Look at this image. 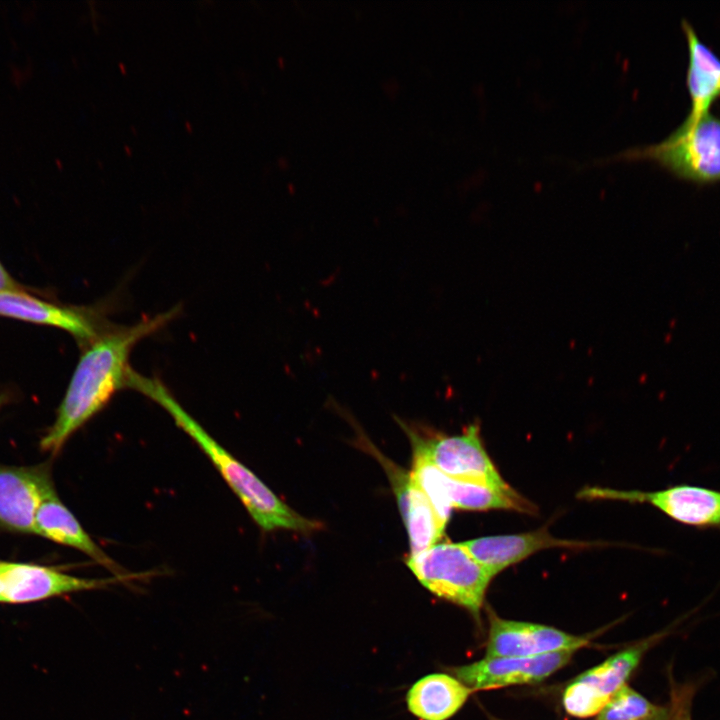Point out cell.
<instances>
[{"label": "cell", "instance_id": "1", "mask_svg": "<svg viewBox=\"0 0 720 720\" xmlns=\"http://www.w3.org/2000/svg\"><path fill=\"white\" fill-rule=\"evenodd\" d=\"M180 312V306L129 326L107 327L85 346L72 374L56 419L40 440V448L57 453L79 428L99 413L120 389L127 388L135 345Z\"/></svg>", "mask_w": 720, "mask_h": 720}, {"label": "cell", "instance_id": "2", "mask_svg": "<svg viewBox=\"0 0 720 720\" xmlns=\"http://www.w3.org/2000/svg\"><path fill=\"white\" fill-rule=\"evenodd\" d=\"M128 388L142 393L170 415L175 424L201 448L262 530L285 529L309 534L320 529V522L303 517L291 509L220 445L159 379L143 376L132 369Z\"/></svg>", "mask_w": 720, "mask_h": 720}, {"label": "cell", "instance_id": "3", "mask_svg": "<svg viewBox=\"0 0 720 720\" xmlns=\"http://www.w3.org/2000/svg\"><path fill=\"white\" fill-rule=\"evenodd\" d=\"M418 581L434 595L452 602L479 621L493 576L462 543L441 542L406 561Z\"/></svg>", "mask_w": 720, "mask_h": 720}, {"label": "cell", "instance_id": "4", "mask_svg": "<svg viewBox=\"0 0 720 720\" xmlns=\"http://www.w3.org/2000/svg\"><path fill=\"white\" fill-rule=\"evenodd\" d=\"M644 153L679 178L710 183L720 181V117L710 112L687 118L665 140Z\"/></svg>", "mask_w": 720, "mask_h": 720}, {"label": "cell", "instance_id": "5", "mask_svg": "<svg viewBox=\"0 0 720 720\" xmlns=\"http://www.w3.org/2000/svg\"><path fill=\"white\" fill-rule=\"evenodd\" d=\"M410 474L429 500L444 529L452 508L473 511L512 509L525 513L536 511L532 503L510 486L496 487L453 479L418 456H413Z\"/></svg>", "mask_w": 720, "mask_h": 720}, {"label": "cell", "instance_id": "6", "mask_svg": "<svg viewBox=\"0 0 720 720\" xmlns=\"http://www.w3.org/2000/svg\"><path fill=\"white\" fill-rule=\"evenodd\" d=\"M407 432L413 455L432 464L450 478L496 487H508L488 456L478 425H470L460 435L423 433L401 422Z\"/></svg>", "mask_w": 720, "mask_h": 720}, {"label": "cell", "instance_id": "7", "mask_svg": "<svg viewBox=\"0 0 720 720\" xmlns=\"http://www.w3.org/2000/svg\"><path fill=\"white\" fill-rule=\"evenodd\" d=\"M665 635L664 631L643 639L576 677L563 692L566 713L578 718L597 716L627 684L646 652Z\"/></svg>", "mask_w": 720, "mask_h": 720}, {"label": "cell", "instance_id": "8", "mask_svg": "<svg viewBox=\"0 0 720 720\" xmlns=\"http://www.w3.org/2000/svg\"><path fill=\"white\" fill-rule=\"evenodd\" d=\"M579 495L584 498L647 503L681 524L701 529L720 528L718 490L694 485H675L653 492L586 488Z\"/></svg>", "mask_w": 720, "mask_h": 720}, {"label": "cell", "instance_id": "9", "mask_svg": "<svg viewBox=\"0 0 720 720\" xmlns=\"http://www.w3.org/2000/svg\"><path fill=\"white\" fill-rule=\"evenodd\" d=\"M3 585L2 603L26 604L61 595L102 589L112 584L138 578L127 574L109 578H84L58 569L30 563L5 561L0 570Z\"/></svg>", "mask_w": 720, "mask_h": 720}, {"label": "cell", "instance_id": "10", "mask_svg": "<svg viewBox=\"0 0 720 720\" xmlns=\"http://www.w3.org/2000/svg\"><path fill=\"white\" fill-rule=\"evenodd\" d=\"M488 621L485 657H534L577 651L593 638L592 634L573 635L547 625L503 619L493 610H489Z\"/></svg>", "mask_w": 720, "mask_h": 720}, {"label": "cell", "instance_id": "11", "mask_svg": "<svg viewBox=\"0 0 720 720\" xmlns=\"http://www.w3.org/2000/svg\"><path fill=\"white\" fill-rule=\"evenodd\" d=\"M575 652L560 651L534 657H484L447 670L473 691L534 684L566 666Z\"/></svg>", "mask_w": 720, "mask_h": 720}, {"label": "cell", "instance_id": "12", "mask_svg": "<svg viewBox=\"0 0 720 720\" xmlns=\"http://www.w3.org/2000/svg\"><path fill=\"white\" fill-rule=\"evenodd\" d=\"M54 485L48 464H0V528L34 533L35 517L46 490Z\"/></svg>", "mask_w": 720, "mask_h": 720}, {"label": "cell", "instance_id": "13", "mask_svg": "<svg viewBox=\"0 0 720 720\" xmlns=\"http://www.w3.org/2000/svg\"><path fill=\"white\" fill-rule=\"evenodd\" d=\"M0 316L62 329L84 346L108 327L96 310L53 304L26 291L0 293Z\"/></svg>", "mask_w": 720, "mask_h": 720}, {"label": "cell", "instance_id": "14", "mask_svg": "<svg viewBox=\"0 0 720 720\" xmlns=\"http://www.w3.org/2000/svg\"><path fill=\"white\" fill-rule=\"evenodd\" d=\"M469 554L493 577L540 550L553 547L585 548L591 543L559 539L546 529L510 535L486 536L462 542Z\"/></svg>", "mask_w": 720, "mask_h": 720}, {"label": "cell", "instance_id": "15", "mask_svg": "<svg viewBox=\"0 0 720 720\" xmlns=\"http://www.w3.org/2000/svg\"><path fill=\"white\" fill-rule=\"evenodd\" d=\"M34 534L79 550L115 576L129 574L84 530L59 498L54 485L50 486L43 495L35 517Z\"/></svg>", "mask_w": 720, "mask_h": 720}, {"label": "cell", "instance_id": "16", "mask_svg": "<svg viewBox=\"0 0 720 720\" xmlns=\"http://www.w3.org/2000/svg\"><path fill=\"white\" fill-rule=\"evenodd\" d=\"M390 478L400 513L407 529L410 555H416L438 543L444 528L420 487L410 473L390 465Z\"/></svg>", "mask_w": 720, "mask_h": 720}, {"label": "cell", "instance_id": "17", "mask_svg": "<svg viewBox=\"0 0 720 720\" xmlns=\"http://www.w3.org/2000/svg\"><path fill=\"white\" fill-rule=\"evenodd\" d=\"M473 690L447 673H433L416 681L406 697L407 708L420 720H447L466 703Z\"/></svg>", "mask_w": 720, "mask_h": 720}, {"label": "cell", "instance_id": "18", "mask_svg": "<svg viewBox=\"0 0 720 720\" xmlns=\"http://www.w3.org/2000/svg\"><path fill=\"white\" fill-rule=\"evenodd\" d=\"M688 45L687 89L691 109L687 118H698L710 112V107L720 97V58L701 41L692 25L682 21Z\"/></svg>", "mask_w": 720, "mask_h": 720}, {"label": "cell", "instance_id": "19", "mask_svg": "<svg viewBox=\"0 0 720 720\" xmlns=\"http://www.w3.org/2000/svg\"><path fill=\"white\" fill-rule=\"evenodd\" d=\"M670 707L656 705L624 685L596 716V720H669Z\"/></svg>", "mask_w": 720, "mask_h": 720}, {"label": "cell", "instance_id": "20", "mask_svg": "<svg viewBox=\"0 0 720 720\" xmlns=\"http://www.w3.org/2000/svg\"><path fill=\"white\" fill-rule=\"evenodd\" d=\"M689 688H674L670 707L669 720H691Z\"/></svg>", "mask_w": 720, "mask_h": 720}, {"label": "cell", "instance_id": "21", "mask_svg": "<svg viewBox=\"0 0 720 720\" xmlns=\"http://www.w3.org/2000/svg\"><path fill=\"white\" fill-rule=\"evenodd\" d=\"M25 291V289L6 271L0 263V293Z\"/></svg>", "mask_w": 720, "mask_h": 720}, {"label": "cell", "instance_id": "22", "mask_svg": "<svg viewBox=\"0 0 720 720\" xmlns=\"http://www.w3.org/2000/svg\"><path fill=\"white\" fill-rule=\"evenodd\" d=\"M4 566V565H3ZM2 569V568H1ZM2 594H3V585H2V579L0 575V602L2 603Z\"/></svg>", "mask_w": 720, "mask_h": 720}, {"label": "cell", "instance_id": "23", "mask_svg": "<svg viewBox=\"0 0 720 720\" xmlns=\"http://www.w3.org/2000/svg\"><path fill=\"white\" fill-rule=\"evenodd\" d=\"M5 401H6L5 395H0V409H1L2 405L5 403Z\"/></svg>", "mask_w": 720, "mask_h": 720}, {"label": "cell", "instance_id": "24", "mask_svg": "<svg viewBox=\"0 0 720 720\" xmlns=\"http://www.w3.org/2000/svg\"><path fill=\"white\" fill-rule=\"evenodd\" d=\"M489 720H502V719H499V718H496V717H493V716H490V715H489Z\"/></svg>", "mask_w": 720, "mask_h": 720}, {"label": "cell", "instance_id": "25", "mask_svg": "<svg viewBox=\"0 0 720 720\" xmlns=\"http://www.w3.org/2000/svg\"><path fill=\"white\" fill-rule=\"evenodd\" d=\"M4 564H5V561H1V560H0V570H1V568L3 567Z\"/></svg>", "mask_w": 720, "mask_h": 720}]
</instances>
